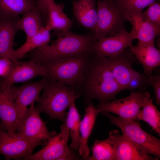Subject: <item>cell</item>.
Masks as SVG:
<instances>
[{
    "label": "cell",
    "instance_id": "obj_1",
    "mask_svg": "<svg viewBox=\"0 0 160 160\" xmlns=\"http://www.w3.org/2000/svg\"><path fill=\"white\" fill-rule=\"evenodd\" d=\"M110 68L107 57L90 52L83 79L77 91L87 105L93 99L99 103L110 101L123 91Z\"/></svg>",
    "mask_w": 160,
    "mask_h": 160
},
{
    "label": "cell",
    "instance_id": "obj_2",
    "mask_svg": "<svg viewBox=\"0 0 160 160\" xmlns=\"http://www.w3.org/2000/svg\"><path fill=\"white\" fill-rule=\"evenodd\" d=\"M57 38L49 44L35 49L26 55L41 64L67 57L82 55L90 52L97 41L94 34H79L68 31L56 32Z\"/></svg>",
    "mask_w": 160,
    "mask_h": 160
},
{
    "label": "cell",
    "instance_id": "obj_3",
    "mask_svg": "<svg viewBox=\"0 0 160 160\" xmlns=\"http://www.w3.org/2000/svg\"><path fill=\"white\" fill-rule=\"evenodd\" d=\"M36 108L47 114L51 119L64 122L65 111L71 104L81 96L73 88L47 78Z\"/></svg>",
    "mask_w": 160,
    "mask_h": 160
},
{
    "label": "cell",
    "instance_id": "obj_4",
    "mask_svg": "<svg viewBox=\"0 0 160 160\" xmlns=\"http://www.w3.org/2000/svg\"><path fill=\"white\" fill-rule=\"evenodd\" d=\"M90 52L42 64L46 70V78L73 88L77 91L84 78Z\"/></svg>",
    "mask_w": 160,
    "mask_h": 160
},
{
    "label": "cell",
    "instance_id": "obj_5",
    "mask_svg": "<svg viewBox=\"0 0 160 160\" xmlns=\"http://www.w3.org/2000/svg\"><path fill=\"white\" fill-rule=\"evenodd\" d=\"M111 123L118 127L122 135L139 148L149 155L160 158V140L141 127L140 123L115 116L109 113L101 112Z\"/></svg>",
    "mask_w": 160,
    "mask_h": 160
},
{
    "label": "cell",
    "instance_id": "obj_6",
    "mask_svg": "<svg viewBox=\"0 0 160 160\" xmlns=\"http://www.w3.org/2000/svg\"><path fill=\"white\" fill-rule=\"evenodd\" d=\"M97 20L94 35L97 40L126 30L124 10L114 0H99Z\"/></svg>",
    "mask_w": 160,
    "mask_h": 160
},
{
    "label": "cell",
    "instance_id": "obj_7",
    "mask_svg": "<svg viewBox=\"0 0 160 160\" xmlns=\"http://www.w3.org/2000/svg\"><path fill=\"white\" fill-rule=\"evenodd\" d=\"M60 131L52 137L40 150L23 159L25 160H79L81 156L76 154L68 147L69 136L68 128L64 123Z\"/></svg>",
    "mask_w": 160,
    "mask_h": 160
},
{
    "label": "cell",
    "instance_id": "obj_8",
    "mask_svg": "<svg viewBox=\"0 0 160 160\" xmlns=\"http://www.w3.org/2000/svg\"><path fill=\"white\" fill-rule=\"evenodd\" d=\"M150 98V94L148 92L133 91L126 97L99 103L95 108L98 113H111L122 118L135 121L137 120V115L146 101Z\"/></svg>",
    "mask_w": 160,
    "mask_h": 160
},
{
    "label": "cell",
    "instance_id": "obj_9",
    "mask_svg": "<svg viewBox=\"0 0 160 160\" xmlns=\"http://www.w3.org/2000/svg\"><path fill=\"white\" fill-rule=\"evenodd\" d=\"M32 103L24 119L18 124L16 132L21 135L28 142L36 147L44 145L57 133L50 132L40 117V113Z\"/></svg>",
    "mask_w": 160,
    "mask_h": 160
},
{
    "label": "cell",
    "instance_id": "obj_10",
    "mask_svg": "<svg viewBox=\"0 0 160 160\" xmlns=\"http://www.w3.org/2000/svg\"><path fill=\"white\" fill-rule=\"evenodd\" d=\"M35 147L19 133L0 130V154L6 160L23 159L32 154Z\"/></svg>",
    "mask_w": 160,
    "mask_h": 160
},
{
    "label": "cell",
    "instance_id": "obj_11",
    "mask_svg": "<svg viewBox=\"0 0 160 160\" xmlns=\"http://www.w3.org/2000/svg\"><path fill=\"white\" fill-rule=\"evenodd\" d=\"M134 40L130 32L123 30L97 40L90 52L98 56L112 57L132 46Z\"/></svg>",
    "mask_w": 160,
    "mask_h": 160
},
{
    "label": "cell",
    "instance_id": "obj_12",
    "mask_svg": "<svg viewBox=\"0 0 160 160\" xmlns=\"http://www.w3.org/2000/svg\"><path fill=\"white\" fill-rule=\"evenodd\" d=\"M47 79V78L43 77L38 81L26 84L20 87L11 86L18 116V124L25 116L28 110V106L38 100Z\"/></svg>",
    "mask_w": 160,
    "mask_h": 160
},
{
    "label": "cell",
    "instance_id": "obj_13",
    "mask_svg": "<svg viewBox=\"0 0 160 160\" xmlns=\"http://www.w3.org/2000/svg\"><path fill=\"white\" fill-rule=\"evenodd\" d=\"M107 59L110 68L118 84L123 90L128 89L130 81L137 72L132 65L135 63H139V62L127 49L116 56L107 57Z\"/></svg>",
    "mask_w": 160,
    "mask_h": 160
},
{
    "label": "cell",
    "instance_id": "obj_14",
    "mask_svg": "<svg viewBox=\"0 0 160 160\" xmlns=\"http://www.w3.org/2000/svg\"><path fill=\"white\" fill-rule=\"evenodd\" d=\"M39 76L47 77L46 70L43 65L31 59L24 61L18 60L14 62L9 75L0 78V82L11 86L16 83L28 81Z\"/></svg>",
    "mask_w": 160,
    "mask_h": 160
},
{
    "label": "cell",
    "instance_id": "obj_15",
    "mask_svg": "<svg viewBox=\"0 0 160 160\" xmlns=\"http://www.w3.org/2000/svg\"><path fill=\"white\" fill-rule=\"evenodd\" d=\"M18 121L11 86L0 82V125L2 130L16 131Z\"/></svg>",
    "mask_w": 160,
    "mask_h": 160
},
{
    "label": "cell",
    "instance_id": "obj_16",
    "mask_svg": "<svg viewBox=\"0 0 160 160\" xmlns=\"http://www.w3.org/2000/svg\"><path fill=\"white\" fill-rule=\"evenodd\" d=\"M124 11L126 21L132 25L130 32L134 39H137L138 42L142 43L154 42L155 39L160 35V29L145 17L143 11Z\"/></svg>",
    "mask_w": 160,
    "mask_h": 160
},
{
    "label": "cell",
    "instance_id": "obj_17",
    "mask_svg": "<svg viewBox=\"0 0 160 160\" xmlns=\"http://www.w3.org/2000/svg\"><path fill=\"white\" fill-rule=\"evenodd\" d=\"M129 50L142 65L144 74L151 75L155 69L160 66V49L156 47L154 42H138L137 45L129 48Z\"/></svg>",
    "mask_w": 160,
    "mask_h": 160
},
{
    "label": "cell",
    "instance_id": "obj_18",
    "mask_svg": "<svg viewBox=\"0 0 160 160\" xmlns=\"http://www.w3.org/2000/svg\"><path fill=\"white\" fill-rule=\"evenodd\" d=\"M72 4L73 14L78 23L94 34L97 17L95 0H74Z\"/></svg>",
    "mask_w": 160,
    "mask_h": 160
},
{
    "label": "cell",
    "instance_id": "obj_19",
    "mask_svg": "<svg viewBox=\"0 0 160 160\" xmlns=\"http://www.w3.org/2000/svg\"><path fill=\"white\" fill-rule=\"evenodd\" d=\"M116 160H158L137 147L115 130Z\"/></svg>",
    "mask_w": 160,
    "mask_h": 160
},
{
    "label": "cell",
    "instance_id": "obj_20",
    "mask_svg": "<svg viewBox=\"0 0 160 160\" xmlns=\"http://www.w3.org/2000/svg\"><path fill=\"white\" fill-rule=\"evenodd\" d=\"M85 108L84 117L80 124V141L78 149L79 154L85 160L89 156L90 149L88 144L98 113L92 103Z\"/></svg>",
    "mask_w": 160,
    "mask_h": 160
},
{
    "label": "cell",
    "instance_id": "obj_21",
    "mask_svg": "<svg viewBox=\"0 0 160 160\" xmlns=\"http://www.w3.org/2000/svg\"><path fill=\"white\" fill-rule=\"evenodd\" d=\"M16 21L0 17V58H7L14 62L12 57L14 40L19 31Z\"/></svg>",
    "mask_w": 160,
    "mask_h": 160
},
{
    "label": "cell",
    "instance_id": "obj_22",
    "mask_svg": "<svg viewBox=\"0 0 160 160\" xmlns=\"http://www.w3.org/2000/svg\"><path fill=\"white\" fill-rule=\"evenodd\" d=\"M72 24V20L64 12L63 6L56 3L54 0L51 1L48 6L45 26L50 31L62 32L69 31Z\"/></svg>",
    "mask_w": 160,
    "mask_h": 160
},
{
    "label": "cell",
    "instance_id": "obj_23",
    "mask_svg": "<svg viewBox=\"0 0 160 160\" xmlns=\"http://www.w3.org/2000/svg\"><path fill=\"white\" fill-rule=\"evenodd\" d=\"M91 150L92 155L85 160H116L115 130L110 131L106 139L95 140Z\"/></svg>",
    "mask_w": 160,
    "mask_h": 160
},
{
    "label": "cell",
    "instance_id": "obj_24",
    "mask_svg": "<svg viewBox=\"0 0 160 160\" xmlns=\"http://www.w3.org/2000/svg\"><path fill=\"white\" fill-rule=\"evenodd\" d=\"M16 21L18 30L23 31L27 40L38 33L44 26L42 16L36 6L22 15Z\"/></svg>",
    "mask_w": 160,
    "mask_h": 160
},
{
    "label": "cell",
    "instance_id": "obj_25",
    "mask_svg": "<svg viewBox=\"0 0 160 160\" xmlns=\"http://www.w3.org/2000/svg\"><path fill=\"white\" fill-rule=\"evenodd\" d=\"M50 31L45 26L38 33L28 39L21 46L12 53L15 62L24 57L31 51L49 44L51 36Z\"/></svg>",
    "mask_w": 160,
    "mask_h": 160
},
{
    "label": "cell",
    "instance_id": "obj_26",
    "mask_svg": "<svg viewBox=\"0 0 160 160\" xmlns=\"http://www.w3.org/2000/svg\"><path fill=\"white\" fill-rule=\"evenodd\" d=\"M35 6L34 0H0V17L16 20Z\"/></svg>",
    "mask_w": 160,
    "mask_h": 160
},
{
    "label": "cell",
    "instance_id": "obj_27",
    "mask_svg": "<svg viewBox=\"0 0 160 160\" xmlns=\"http://www.w3.org/2000/svg\"><path fill=\"white\" fill-rule=\"evenodd\" d=\"M68 112L65 113L64 123L68 128L71 142L69 147L73 149L78 150L80 141V116L75 102L69 106Z\"/></svg>",
    "mask_w": 160,
    "mask_h": 160
},
{
    "label": "cell",
    "instance_id": "obj_28",
    "mask_svg": "<svg viewBox=\"0 0 160 160\" xmlns=\"http://www.w3.org/2000/svg\"><path fill=\"white\" fill-rule=\"evenodd\" d=\"M137 120L146 122L156 133L160 135V113L153 104L152 99L149 98L138 114Z\"/></svg>",
    "mask_w": 160,
    "mask_h": 160
},
{
    "label": "cell",
    "instance_id": "obj_29",
    "mask_svg": "<svg viewBox=\"0 0 160 160\" xmlns=\"http://www.w3.org/2000/svg\"><path fill=\"white\" fill-rule=\"evenodd\" d=\"M156 0H114L124 10L142 12Z\"/></svg>",
    "mask_w": 160,
    "mask_h": 160
},
{
    "label": "cell",
    "instance_id": "obj_30",
    "mask_svg": "<svg viewBox=\"0 0 160 160\" xmlns=\"http://www.w3.org/2000/svg\"><path fill=\"white\" fill-rule=\"evenodd\" d=\"M143 13L145 17L160 29V3L156 0L148 7Z\"/></svg>",
    "mask_w": 160,
    "mask_h": 160
},
{
    "label": "cell",
    "instance_id": "obj_31",
    "mask_svg": "<svg viewBox=\"0 0 160 160\" xmlns=\"http://www.w3.org/2000/svg\"><path fill=\"white\" fill-rule=\"evenodd\" d=\"M149 75L141 73L137 71L131 79L128 87V89L133 91L139 89L141 91L145 90L148 85V77Z\"/></svg>",
    "mask_w": 160,
    "mask_h": 160
},
{
    "label": "cell",
    "instance_id": "obj_32",
    "mask_svg": "<svg viewBox=\"0 0 160 160\" xmlns=\"http://www.w3.org/2000/svg\"><path fill=\"white\" fill-rule=\"evenodd\" d=\"M148 85L153 88L156 103L158 105H160V75H149L148 77Z\"/></svg>",
    "mask_w": 160,
    "mask_h": 160
},
{
    "label": "cell",
    "instance_id": "obj_33",
    "mask_svg": "<svg viewBox=\"0 0 160 160\" xmlns=\"http://www.w3.org/2000/svg\"><path fill=\"white\" fill-rule=\"evenodd\" d=\"M14 62L6 57L0 58V78L6 77L9 74Z\"/></svg>",
    "mask_w": 160,
    "mask_h": 160
},
{
    "label": "cell",
    "instance_id": "obj_34",
    "mask_svg": "<svg viewBox=\"0 0 160 160\" xmlns=\"http://www.w3.org/2000/svg\"><path fill=\"white\" fill-rule=\"evenodd\" d=\"M53 0H37L36 6L41 13L44 20L46 21L48 8L49 3Z\"/></svg>",
    "mask_w": 160,
    "mask_h": 160
},
{
    "label": "cell",
    "instance_id": "obj_35",
    "mask_svg": "<svg viewBox=\"0 0 160 160\" xmlns=\"http://www.w3.org/2000/svg\"><path fill=\"white\" fill-rule=\"evenodd\" d=\"M2 130L1 129V126H0V130Z\"/></svg>",
    "mask_w": 160,
    "mask_h": 160
},
{
    "label": "cell",
    "instance_id": "obj_36",
    "mask_svg": "<svg viewBox=\"0 0 160 160\" xmlns=\"http://www.w3.org/2000/svg\"><path fill=\"white\" fill-rule=\"evenodd\" d=\"M35 1V0H34Z\"/></svg>",
    "mask_w": 160,
    "mask_h": 160
}]
</instances>
